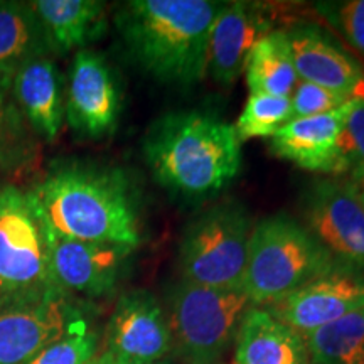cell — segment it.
<instances>
[{
  "label": "cell",
  "mask_w": 364,
  "mask_h": 364,
  "mask_svg": "<svg viewBox=\"0 0 364 364\" xmlns=\"http://www.w3.org/2000/svg\"><path fill=\"white\" fill-rule=\"evenodd\" d=\"M53 280L59 292L103 297L115 290L124 275L132 248L63 238L44 225Z\"/></svg>",
  "instance_id": "cell-11"
},
{
  "label": "cell",
  "mask_w": 364,
  "mask_h": 364,
  "mask_svg": "<svg viewBox=\"0 0 364 364\" xmlns=\"http://www.w3.org/2000/svg\"><path fill=\"white\" fill-rule=\"evenodd\" d=\"M154 364H172V363H166V361H161V363H154Z\"/></svg>",
  "instance_id": "cell-30"
},
{
  "label": "cell",
  "mask_w": 364,
  "mask_h": 364,
  "mask_svg": "<svg viewBox=\"0 0 364 364\" xmlns=\"http://www.w3.org/2000/svg\"><path fill=\"white\" fill-rule=\"evenodd\" d=\"M120 108V88L107 59L91 49L76 53L65 102V117L73 132L86 139L112 135Z\"/></svg>",
  "instance_id": "cell-12"
},
{
  "label": "cell",
  "mask_w": 364,
  "mask_h": 364,
  "mask_svg": "<svg viewBox=\"0 0 364 364\" xmlns=\"http://www.w3.org/2000/svg\"><path fill=\"white\" fill-rule=\"evenodd\" d=\"M38 140L14 100L12 80L0 76V177L31 169L39 156Z\"/></svg>",
  "instance_id": "cell-22"
},
{
  "label": "cell",
  "mask_w": 364,
  "mask_h": 364,
  "mask_svg": "<svg viewBox=\"0 0 364 364\" xmlns=\"http://www.w3.org/2000/svg\"><path fill=\"white\" fill-rule=\"evenodd\" d=\"M225 2L129 0L115 12L127 54L159 83L191 88L208 73L209 31Z\"/></svg>",
  "instance_id": "cell-2"
},
{
  "label": "cell",
  "mask_w": 364,
  "mask_h": 364,
  "mask_svg": "<svg viewBox=\"0 0 364 364\" xmlns=\"http://www.w3.org/2000/svg\"><path fill=\"white\" fill-rule=\"evenodd\" d=\"M312 9L364 63V0H324Z\"/></svg>",
  "instance_id": "cell-26"
},
{
  "label": "cell",
  "mask_w": 364,
  "mask_h": 364,
  "mask_svg": "<svg viewBox=\"0 0 364 364\" xmlns=\"http://www.w3.org/2000/svg\"><path fill=\"white\" fill-rule=\"evenodd\" d=\"M51 53L66 54L98 41L108 27L107 4L98 0H34Z\"/></svg>",
  "instance_id": "cell-19"
},
{
  "label": "cell",
  "mask_w": 364,
  "mask_h": 364,
  "mask_svg": "<svg viewBox=\"0 0 364 364\" xmlns=\"http://www.w3.org/2000/svg\"><path fill=\"white\" fill-rule=\"evenodd\" d=\"M142 150L154 179L193 201L221 193L241 171L235 127L211 113H166L149 127Z\"/></svg>",
  "instance_id": "cell-3"
},
{
  "label": "cell",
  "mask_w": 364,
  "mask_h": 364,
  "mask_svg": "<svg viewBox=\"0 0 364 364\" xmlns=\"http://www.w3.org/2000/svg\"><path fill=\"white\" fill-rule=\"evenodd\" d=\"M253 226L241 204L223 203L206 209L182 235V280L213 289H241Z\"/></svg>",
  "instance_id": "cell-7"
},
{
  "label": "cell",
  "mask_w": 364,
  "mask_h": 364,
  "mask_svg": "<svg viewBox=\"0 0 364 364\" xmlns=\"http://www.w3.org/2000/svg\"><path fill=\"white\" fill-rule=\"evenodd\" d=\"M29 194L44 225L63 238L132 250L140 245L135 196L120 169L56 164Z\"/></svg>",
  "instance_id": "cell-1"
},
{
  "label": "cell",
  "mask_w": 364,
  "mask_h": 364,
  "mask_svg": "<svg viewBox=\"0 0 364 364\" xmlns=\"http://www.w3.org/2000/svg\"><path fill=\"white\" fill-rule=\"evenodd\" d=\"M304 339L311 364H364V307Z\"/></svg>",
  "instance_id": "cell-23"
},
{
  "label": "cell",
  "mask_w": 364,
  "mask_h": 364,
  "mask_svg": "<svg viewBox=\"0 0 364 364\" xmlns=\"http://www.w3.org/2000/svg\"><path fill=\"white\" fill-rule=\"evenodd\" d=\"M56 295L65 294L53 280L43 220L29 191L0 184V300Z\"/></svg>",
  "instance_id": "cell-6"
},
{
  "label": "cell",
  "mask_w": 364,
  "mask_h": 364,
  "mask_svg": "<svg viewBox=\"0 0 364 364\" xmlns=\"http://www.w3.org/2000/svg\"><path fill=\"white\" fill-rule=\"evenodd\" d=\"M354 184V182H353ZM358 188V191H359V196H361V201H363V204H364V181H361V182H358V184H354Z\"/></svg>",
  "instance_id": "cell-29"
},
{
  "label": "cell",
  "mask_w": 364,
  "mask_h": 364,
  "mask_svg": "<svg viewBox=\"0 0 364 364\" xmlns=\"http://www.w3.org/2000/svg\"><path fill=\"white\" fill-rule=\"evenodd\" d=\"M344 174L358 184L364 181V98H351L339 139Z\"/></svg>",
  "instance_id": "cell-27"
},
{
  "label": "cell",
  "mask_w": 364,
  "mask_h": 364,
  "mask_svg": "<svg viewBox=\"0 0 364 364\" xmlns=\"http://www.w3.org/2000/svg\"><path fill=\"white\" fill-rule=\"evenodd\" d=\"M100 351V338L88 321L81 317L66 334L53 341L27 364H90Z\"/></svg>",
  "instance_id": "cell-25"
},
{
  "label": "cell",
  "mask_w": 364,
  "mask_h": 364,
  "mask_svg": "<svg viewBox=\"0 0 364 364\" xmlns=\"http://www.w3.org/2000/svg\"><path fill=\"white\" fill-rule=\"evenodd\" d=\"M236 364H311L306 339L263 307H250L236 336Z\"/></svg>",
  "instance_id": "cell-18"
},
{
  "label": "cell",
  "mask_w": 364,
  "mask_h": 364,
  "mask_svg": "<svg viewBox=\"0 0 364 364\" xmlns=\"http://www.w3.org/2000/svg\"><path fill=\"white\" fill-rule=\"evenodd\" d=\"M275 21L268 7L252 2L223 6L209 31L208 73L220 85H231L247 70L255 44L272 31Z\"/></svg>",
  "instance_id": "cell-14"
},
{
  "label": "cell",
  "mask_w": 364,
  "mask_h": 364,
  "mask_svg": "<svg viewBox=\"0 0 364 364\" xmlns=\"http://www.w3.org/2000/svg\"><path fill=\"white\" fill-rule=\"evenodd\" d=\"M81 317L65 295L0 300V364H27Z\"/></svg>",
  "instance_id": "cell-13"
},
{
  "label": "cell",
  "mask_w": 364,
  "mask_h": 364,
  "mask_svg": "<svg viewBox=\"0 0 364 364\" xmlns=\"http://www.w3.org/2000/svg\"><path fill=\"white\" fill-rule=\"evenodd\" d=\"M90 364H98V363H97V361H93V363H90Z\"/></svg>",
  "instance_id": "cell-31"
},
{
  "label": "cell",
  "mask_w": 364,
  "mask_h": 364,
  "mask_svg": "<svg viewBox=\"0 0 364 364\" xmlns=\"http://www.w3.org/2000/svg\"><path fill=\"white\" fill-rule=\"evenodd\" d=\"M12 95L33 134L53 144L65 122L61 76L53 59L26 63L12 78Z\"/></svg>",
  "instance_id": "cell-17"
},
{
  "label": "cell",
  "mask_w": 364,
  "mask_h": 364,
  "mask_svg": "<svg viewBox=\"0 0 364 364\" xmlns=\"http://www.w3.org/2000/svg\"><path fill=\"white\" fill-rule=\"evenodd\" d=\"M174 351L169 318L147 290L118 299L95 361L98 364H154Z\"/></svg>",
  "instance_id": "cell-8"
},
{
  "label": "cell",
  "mask_w": 364,
  "mask_h": 364,
  "mask_svg": "<svg viewBox=\"0 0 364 364\" xmlns=\"http://www.w3.org/2000/svg\"><path fill=\"white\" fill-rule=\"evenodd\" d=\"M348 95L339 93V91L324 88L309 81L299 80L295 88L290 95V103H292V120L294 118L317 117L324 113L334 112L349 102Z\"/></svg>",
  "instance_id": "cell-28"
},
{
  "label": "cell",
  "mask_w": 364,
  "mask_h": 364,
  "mask_svg": "<svg viewBox=\"0 0 364 364\" xmlns=\"http://www.w3.org/2000/svg\"><path fill=\"white\" fill-rule=\"evenodd\" d=\"M292 120L290 97H275L267 93H250V97L236 120L235 132L240 144L265 136L270 139L282 127Z\"/></svg>",
  "instance_id": "cell-24"
},
{
  "label": "cell",
  "mask_w": 364,
  "mask_h": 364,
  "mask_svg": "<svg viewBox=\"0 0 364 364\" xmlns=\"http://www.w3.org/2000/svg\"><path fill=\"white\" fill-rule=\"evenodd\" d=\"M250 93L290 97L299 83L285 29H275L255 44L247 63Z\"/></svg>",
  "instance_id": "cell-21"
},
{
  "label": "cell",
  "mask_w": 364,
  "mask_h": 364,
  "mask_svg": "<svg viewBox=\"0 0 364 364\" xmlns=\"http://www.w3.org/2000/svg\"><path fill=\"white\" fill-rule=\"evenodd\" d=\"M338 263L302 223L270 216L253 226L241 289L253 307H265Z\"/></svg>",
  "instance_id": "cell-4"
},
{
  "label": "cell",
  "mask_w": 364,
  "mask_h": 364,
  "mask_svg": "<svg viewBox=\"0 0 364 364\" xmlns=\"http://www.w3.org/2000/svg\"><path fill=\"white\" fill-rule=\"evenodd\" d=\"M51 54L31 2L0 0V76L12 80L26 63Z\"/></svg>",
  "instance_id": "cell-20"
},
{
  "label": "cell",
  "mask_w": 364,
  "mask_h": 364,
  "mask_svg": "<svg viewBox=\"0 0 364 364\" xmlns=\"http://www.w3.org/2000/svg\"><path fill=\"white\" fill-rule=\"evenodd\" d=\"M299 80L364 98V66L324 29L314 24L284 27Z\"/></svg>",
  "instance_id": "cell-15"
},
{
  "label": "cell",
  "mask_w": 364,
  "mask_h": 364,
  "mask_svg": "<svg viewBox=\"0 0 364 364\" xmlns=\"http://www.w3.org/2000/svg\"><path fill=\"white\" fill-rule=\"evenodd\" d=\"M364 307V272L338 263L263 309L306 338L311 332Z\"/></svg>",
  "instance_id": "cell-10"
},
{
  "label": "cell",
  "mask_w": 364,
  "mask_h": 364,
  "mask_svg": "<svg viewBox=\"0 0 364 364\" xmlns=\"http://www.w3.org/2000/svg\"><path fill=\"white\" fill-rule=\"evenodd\" d=\"M250 307L243 289H213L181 280L172 289L167 314L172 353L186 364H218L236 343Z\"/></svg>",
  "instance_id": "cell-5"
},
{
  "label": "cell",
  "mask_w": 364,
  "mask_h": 364,
  "mask_svg": "<svg viewBox=\"0 0 364 364\" xmlns=\"http://www.w3.org/2000/svg\"><path fill=\"white\" fill-rule=\"evenodd\" d=\"M349 102L324 115L290 120L268 139L273 156L292 162L304 171L344 174L339 139Z\"/></svg>",
  "instance_id": "cell-16"
},
{
  "label": "cell",
  "mask_w": 364,
  "mask_h": 364,
  "mask_svg": "<svg viewBox=\"0 0 364 364\" xmlns=\"http://www.w3.org/2000/svg\"><path fill=\"white\" fill-rule=\"evenodd\" d=\"M306 226L339 263L364 268V204L349 179H321L304 194Z\"/></svg>",
  "instance_id": "cell-9"
}]
</instances>
